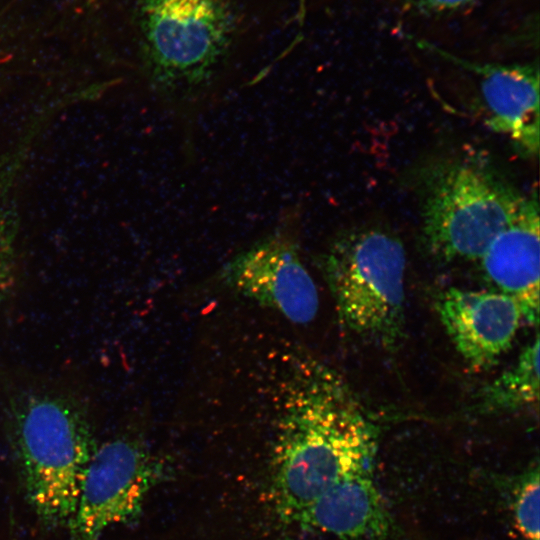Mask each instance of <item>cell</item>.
<instances>
[{
    "label": "cell",
    "instance_id": "cell-1",
    "mask_svg": "<svg viewBox=\"0 0 540 540\" xmlns=\"http://www.w3.org/2000/svg\"><path fill=\"white\" fill-rule=\"evenodd\" d=\"M281 394L270 495L293 522L338 481L374 469L379 426L347 381L311 357L292 366Z\"/></svg>",
    "mask_w": 540,
    "mask_h": 540
},
{
    "label": "cell",
    "instance_id": "cell-2",
    "mask_svg": "<svg viewBox=\"0 0 540 540\" xmlns=\"http://www.w3.org/2000/svg\"><path fill=\"white\" fill-rule=\"evenodd\" d=\"M414 179L421 241L441 263L478 261L528 197L477 152L434 157Z\"/></svg>",
    "mask_w": 540,
    "mask_h": 540
},
{
    "label": "cell",
    "instance_id": "cell-3",
    "mask_svg": "<svg viewBox=\"0 0 540 540\" xmlns=\"http://www.w3.org/2000/svg\"><path fill=\"white\" fill-rule=\"evenodd\" d=\"M235 20L229 0H140L146 72L165 108L188 119L212 97L233 49Z\"/></svg>",
    "mask_w": 540,
    "mask_h": 540
},
{
    "label": "cell",
    "instance_id": "cell-4",
    "mask_svg": "<svg viewBox=\"0 0 540 540\" xmlns=\"http://www.w3.org/2000/svg\"><path fill=\"white\" fill-rule=\"evenodd\" d=\"M319 261L342 329L395 351L405 324L402 241L386 228L355 226L338 232Z\"/></svg>",
    "mask_w": 540,
    "mask_h": 540
},
{
    "label": "cell",
    "instance_id": "cell-5",
    "mask_svg": "<svg viewBox=\"0 0 540 540\" xmlns=\"http://www.w3.org/2000/svg\"><path fill=\"white\" fill-rule=\"evenodd\" d=\"M12 428L30 506L45 525H68L97 447L87 419L65 399L30 396L14 410Z\"/></svg>",
    "mask_w": 540,
    "mask_h": 540
},
{
    "label": "cell",
    "instance_id": "cell-6",
    "mask_svg": "<svg viewBox=\"0 0 540 540\" xmlns=\"http://www.w3.org/2000/svg\"><path fill=\"white\" fill-rule=\"evenodd\" d=\"M298 213L285 212L268 234L235 254L218 278L230 290L271 308L295 324L310 323L319 298L303 264L297 239Z\"/></svg>",
    "mask_w": 540,
    "mask_h": 540
},
{
    "label": "cell",
    "instance_id": "cell-7",
    "mask_svg": "<svg viewBox=\"0 0 540 540\" xmlns=\"http://www.w3.org/2000/svg\"><path fill=\"white\" fill-rule=\"evenodd\" d=\"M159 474V464L139 441L109 440L94 450L68 523L71 540H99L109 527L136 517Z\"/></svg>",
    "mask_w": 540,
    "mask_h": 540
},
{
    "label": "cell",
    "instance_id": "cell-8",
    "mask_svg": "<svg viewBox=\"0 0 540 540\" xmlns=\"http://www.w3.org/2000/svg\"><path fill=\"white\" fill-rule=\"evenodd\" d=\"M438 317L473 370L493 366L512 346L522 318L518 303L499 291L449 287L436 299Z\"/></svg>",
    "mask_w": 540,
    "mask_h": 540
},
{
    "label": "cell",
    "instance_id": "cell-9",
    "mask_svg": "<svg viewBox=\"0 0 540 540\" xmlns=\"http://www.w3.org/2000/svg\"><path fill=\"white\" fill-rule=\"evenodd\" d=\"M422 46L478 76L486 125L505 135L524 156L539 151L538 63L482 64L469 62L428 43Z\"/></svg>",
    "mask_w": 540,
    "mask_h": 540
},
{
    "label": "cell",
    "instance_id": "cell-10",
    "mask_svg": "<svg viewBox=\"0 0 540 540\" xmlns=\"http://www.w3.org/2000/svg\"><path fill=\"white\" fill-rule=\"evenodd\" d=\"M539 228L535 192L478 260L486 279L518 303L522 318L530 325L539 322Z\"/></svg>",
    "mask_w": 540,
    "mask_h": 540
},
{
    "label": "cell",
    "instance_id": "cell-11",
    "mask_svg": "<svg viewBox=\"0 0 540 540\" xmlns=\"http://www.w3.org/2000/svg\"><path fill=\"white\" fill-rule=\"evenodd\" d=\"M292 523L342 540H382L390 519L376 487L373 469L335 483L300 512Z\"/></svg>",
    "mask_w": 540,
    "mask_h": 540
},
{
    "label": "cell",
    "instance_id": "cell-12",
    "mask_svg": "<svg viewBox=\"0 0 540 540\" xmlns=\"http://www.w3.org/2000/svg\"><path fill=\"white\" fill-rule=\"evenodd\" d=\"M539 336L520 353L516 363L484 386L478 395L480 412H508L537 404L539 399Z\"/></svg>",
    "mask_w": 540,
    "mask_h": 540
},
{
    "label": "cell",
    "instance_id": "cell-13",
    "mask_svg": "<svg viewBox=\"0 0 540 540\" xmlns=\"http://www.w3.org/2000/svg\"><path fill=\"white\" fill-rule=\"evenodd\" d=\"M539 468L532 466L517 480L511 510L517 531L524 540H539Z\"/></svg>",
    "mask_w": 540,
    "mask_h": 540
},
{
    "label": "cell",
    "instance_id": "cell-14",
    "mask_svg": "<svg viewBox=\"0 0 540 540\" xmlns=\"http://www.w3.org/2000/svg\"><path fill=\"white\" fill-rule=\"evenodd\" d=\"M0 203V301L8 293L13 282L12 243Z\"/></svg>",
    "mask_w": 540,
    "mask_h": 540
},
{
    "label": "cell",
    "instance_id": "cell-15",
    "mask_svg": "<svg viewBox=\"0 0 540 540\" xmlns=\"http://www.w3.org/2000/svg\"><path fill=\"white\" fill-rule=\"evenodd\" d=\"M412 6L428 13H445L459 10L476 0H408Z\"/></svg>",
    "mask_w": 540,
    "mask_h": 540
}]
</instances>
